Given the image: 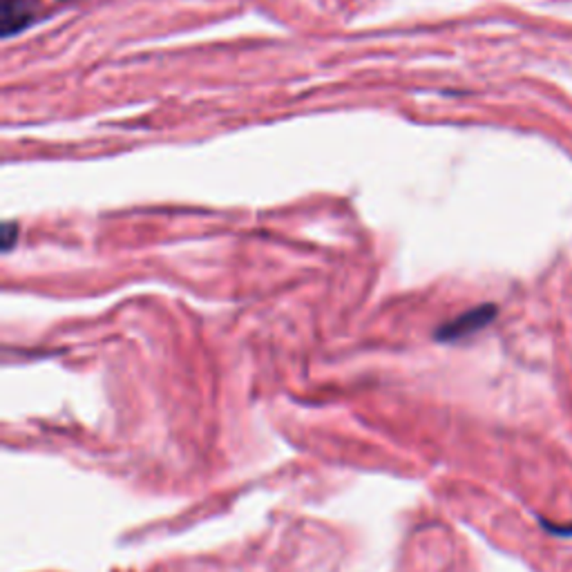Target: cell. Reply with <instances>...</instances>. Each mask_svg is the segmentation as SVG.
<instances>
[{
  "label": "cell",
  "instance_id": "obj_2",
  "mask_svg": "<svg viewBox=\"0 0 572 572\" xmlns=\"http://www.w3.org/2000/svg\"><path fill=\"white\" fill-rule=\"evenodd\" d=\"M39 18L36 0H3L0 3V31L3 39H12L18 31L27 30Z\"/></svg>",
  "mask_w": 572,
  "mask_h": 572
},
{
  "label": "cell",
  "instance_id": "obj_3",
  "mask_svg": "<svg viewBox=\"0 0 572 572\" xmlns=\"http://www.w3.org/2000/svg\"><path fill=\"white\" fill-rule=\"evenodd\" d=\"M16 237H18V224L13 222H4L3 228H0V242H3V251L4 253H9V251L13 249V244H16Z\"/></svg>",
  "mask_w": 572,
  "mask_h": 572
},
{
  "label": "cell",
  "instance_id": "obj_4",
  "mask_svg": "<svg viewBox=\"0 0 572 572\" xmlns=\"http://www.w3.org/2000/svg\"><path fill=\"white\" fill-rule=\"evenodd\" d=\"M548 530H552L555 534H564V537H572V524L570 525H550L548 524Z\"/></svg>",
  "mask_w": 572,
  "mask_h": 572
},
{
  "label": "cell",
  "instance_id": "obj_1",
  "mask_svg": "<svg viewBox=\"0 0 572 572\" xmlns=\"http://www.w3.org/2000/svg\"><path fill=\"white\" fill-rule=\"evenodd\" d=\"M497 304H480L474 309L465 311V313L456 315L450 322L441 324L436 329V340L441 342H456L463 338L474 336V333L483 331L494 318H497Z\"/></svg>",
  "mask_w": 572,
  "mask_h": 572
}]
</instances>
